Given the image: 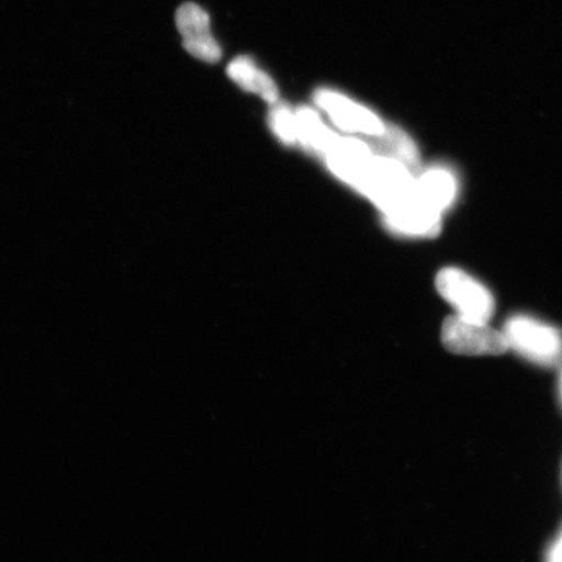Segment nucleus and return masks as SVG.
<instances>
[{"instance_id":"f257e3e1","label":"nucleus","mask_w":562,"mask_h":562,"mask_svg":"<svg viewBox=\"0 0 562 562\" xmlns=\"http://www.w3.org/2000/svg\"><path fill=\"white\" fill-rule=\"evenodd\" d=\"M382 214L402 205L416 192V173L402 161L375 156L360 191Z\"/></svg>"},{"instance_id":"f03ea898","label":"nucleus","mask_w":562,"mask_h":562,"mask_svg":"<svg viewBox=\"0 0 562 562\" xmlns=\"http://www.w3.org/2000/svg\"><path fill=\"white\" fill-rule=\"evenodd\" d=\"M440 296L457 315L470 321L490 323L495 313V299L480 281L465 271L447 267L437 277Z\"/></svg>"},{"instance_id":"7ed1b4c3","label":"nucleus","mask_w":562,"mask_h":562,"mask_svg":"<svg viewBox=\"0 0 562 562\" xmlns=\"http://www.w3.org/2000/svg\"><path fill=\"white\" fill-rule=\"evenodd\" d=\"M508 347L538 364H554L562 358V335L559 329L531 316L516 315L505 326Z\"/></svg>"},{"instance_id":"20e7f679","label":"nucleus","mask_w":562,"mask_h":562,"mask_svg":"<svg viewBox=\"0 0 562 562\" xmlns=\"http://www.w3.org/2000/svg\"><path fill=\"white\" fill-rule=\"evenodd\" d=\"M441 341L456 355L497 356L509 349L504 333L492 328L488 323L470 321L452 315L442 323Z\"/></svg>"},{"instance_id":"39448f33","label":"nucleus","mask_w":562,"mask_h":562,"mask_svg":"<svg viewBox=\"0 0 562 562\" xmlns=\"http://www.w3.org/2000/svg\"><path fill=\"white\" fill-rule=\"evenodd\" d=\"M314 101L325 110L333 122L348 133H362L370 137L381 136L385 125L374 112L348 100L336 91L319 89L315 91Z\"/></svg>"},{"instance_id":"423d86ee","label":"nucleus","mask_w":562,"mask_h":562,"mask_svg":"<svg viewBox=\"0 0 562 562\" xmlns=\"http://www.w3.org/2000/svg\"><path fill=\"white\" fill-rule=\"evenodd\" d=\"M374 157L375 154L369 144L362 143L361 139L339 136L323 158L336 178L360 191Z\"/></svg>"},{"instance_id":"0eeeda50","label":"nucleus","mask_w":562,"mask_h":562,"mask_svg":"<svg viewBox=\"0 0 562 562\" xmlns=\"http://www.w3.org/2000/svg\"><path fill=\"white\" fill-rule=\"evenodd\" d=\"M176 25L182 35V46L194 58L207 63L222 58L221 47L210 32L209 15L200 5L182 4L176 12Z\"/></svg>"},{"instance_id":"6e6552de","label":"nucleus","mask_w":562,"mask_h":562,"mask_svg":"<svg viewBox=\"0 0 562 562\" xmlns=\"http://www.w3.org/2000/svg\"><path fill=\"white\" fill-rule=\"evenodd\" d=\"M386 229L406 237H435L441 229V215L419 199L416 192L402 205L382 214Z\"/></svg>"},{"instance_id":"1a4fd4ad","label":"nucleus","mask_w":562,"mask_h":562,"mask_svg":"<svg viewBox=\"0 0 562 562\" xmlns=\"http://www.w3.org/2000/svg\"><path fill=\"white\" fill-rule=\"evenodd\" d=\"M416 193L426 205L442 214L453 205L459 182L448 167L431 166L416 175Z\"/></svg>"},{"instance_id":"9d476101","label":"nucleus","mask_w":562,"mask_h":562,"mask_svg":"<svg viewBox=\"0 0 562 562\" xmlns=\"http://www.w3.org/2000/svg\"><path fill=\"white\" fill-rule=\"evenodd\" d=\"M371 150L376 156L402 161L413 173H418L420 166L419 153L414 140L397 126H385L381 136L374 137Z\"/></svg>"},{"instance_id":"9b49d317","label":"nucleus","mask_w":562,"mask_h":562,"mask_svg":"<svg viewBox=\"0 0 562 562\" xmlns=\"http://www.w3.org/2000/svg\"><path fill=\"white\" fill-rule=\"evenodd\" d=\"M294 115H296L299 143L315 156L325 157L329 147L334 145L339 136L329 131L321 121L319 115L306 105L297 109Z\"/></svg>"},{"instance_id":"f8f14e48","label":"nucleus","mask_w":562,"mask_h":562,"mask_svg":"<svg viewBox=\"0 0 562 562\" xmlns=\"http://www.w3.org/2000/svg\"><path fill=\"white\" fill-rule=\"evenodd\" d=\"M231 80H234L238 87L250 93L262 97L270 103L278 102V88L263 70L258 69L256 63L248 56H238L227 68Z\"/></svg>"},{"instance_id":"ddd939ff","label":"nucleus","mask_w":562,"mask_h":562,"mask_svg":"<svg viewBox=\"0 0 562 562\" xmlns=\"http://www.w3.org/2000/svg\"><path fill=\"white\" fill-rule=\"evenodd\" d=\"M270 125L271 130L279 137L281 143L285 145H296L297 128H296V115L285 103H278L273 105L270 112Z\"/></svg>"},{"instance_id":"4468645a","label":"nucleus","mask_w":562,"mask_h":562,"mask_svg":"<svg viewBox=\"0 0 562 562\" xmlns=\"http://www.w3.org/2000/svg\"><path fill=\"white\" fill-rule=\"evenodd\" d=\"M547 562H562V532L557 542L553 543Z\"/></svg>"},{"instance_id":"2eb2a0df","label":"nucleus","mask_w":562,"mask_h":562,"mask_svg":"<svg viewBox=\"0 0 562 562\" xmlns=\"http://www.w3.org/2000/svg\"><path fill=\"white\" fill-rule=\"evenodd\" d=\"M561 397H562V376H561Z\"/></svg>"}]
</instances>
